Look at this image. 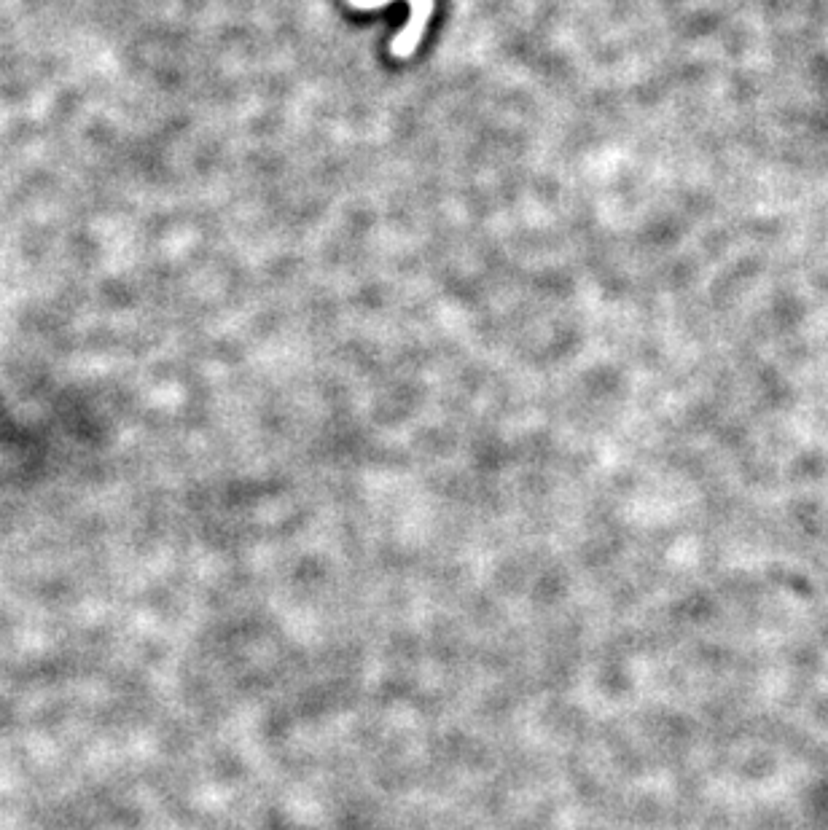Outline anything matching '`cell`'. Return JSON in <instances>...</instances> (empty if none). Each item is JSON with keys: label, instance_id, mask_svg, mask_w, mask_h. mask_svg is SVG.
<instances>
[{"label": "cell", "instance_id": "obj_1", "mask_svg": "<svg viewBox=\"0 0 828 830\" xmlns=\"http://www.w3.org/2000/svg\"><path fill=\"white\" fill-rule=\"evenodd\" d=\"M347 3H350L353 9L371 11L382 9L390 0H347ZM406 3H409V25H406L404 30L393 38V43H390V52H393V57H398V60H406V57H412V54L417 52V46L423 41L425 27H428V19H431L433 14V0H406Z\"/></svg>", "mask_w": 828, "mask_h": 830}]
</instances>
